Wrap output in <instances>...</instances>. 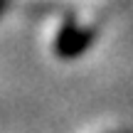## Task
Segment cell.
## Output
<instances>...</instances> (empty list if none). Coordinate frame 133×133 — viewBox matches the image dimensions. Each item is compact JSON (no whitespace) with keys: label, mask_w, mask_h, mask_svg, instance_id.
Returning <instances> with one entry per match:
<instances>
[{"label":"cell","mask_w":133,"mask_h":133,"mask_svg":"<svg viewBox=\"0 0 133 133\" xmlns=\"http://www.w3.org/2000/svg\"><path fill=\"white\" fill-rule=\"evenodd\" d=\"M96 32L91 27H81L74 20H66L54 37V54L59 59H76L91 47Z\"/></svg>","instance_id":"1"},{"label":"cell","mask_w":133,"mask_h":133,"mask_svg":"<svg viewBox=\"0 0 133 133\" xmlns=\"http://www.w3.org/2000/svg\"><path fill=\"white\" fill-rule=\"evenodd\" d=\"M5 5H8V0H0V15L5 12Z\"/></svg>","instance_id":"2"}]
</instances>
